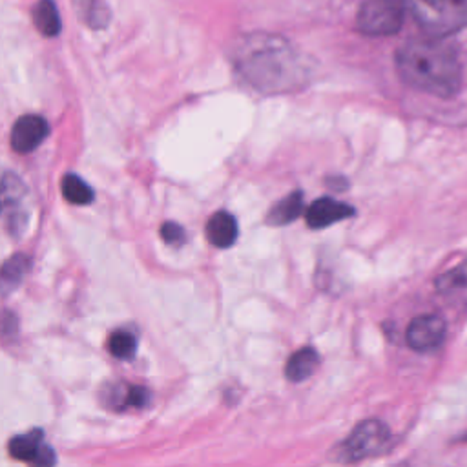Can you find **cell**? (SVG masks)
Masks as SVG:
<instances>
[{
  "label": "cell",
  "instance_id": "44dd1931",
  "mask_svg": "<svg viewBox=\"0 0 467 467\" xmlns=\"http://www.w3.org/2000/svg\"><path fill=\"white\" fill-rule=\"evenodd\" d=\"M159 232H161L162 241L168 243V244L181 246V244L186 241V232H184V228H182L181 224H177V223L168 221V223H164V224L161 226Z\"/></svg>",
  "mask_w": 467,
  "mask_h": 467
},
{
  "label": "cell",
  "instance_id": "9c48e42d",
  "mask_svg": "<svg viewBox=\"0 0 467 467\" xmlns=\"http://www.w3.org/2000/svg\"><path fill=\"white\" fill-rule=\"evenodd\" d=\"M352 215H354V208L343 201L334 199V197L316 199L305 210V221H306L308 228H312V230L327 228V226L339 223Z\"/></svg>",
  "mask_w": 467,
  "mask_h": 467
},
{
  "label": "cell",
  "instance_id": "277c9868",
  "mask_svg": "<svg viewBox=\"0 0 467 467\" xmlns=\"http://www.w3.org/2000/svg\"><path fill=\"white\" fill-rule=\"evenodd\" d=\"M403 0H365L356 15V26L368 36L396 35L403 26Z\"/></svg>",
  "mask_w": 467,
  "mask_h": 467
},
{
  "label": "cell",
  "instance_id": "52a82bcc",
  "mask_svg": "<svg viewBox=\"0 0 467 467\" xmlns=\"http://www.w3.org/2000/svg\"><path fill=\"white\" fill-rule=\"evenodd\" d=\"M7 451L13 458L27 462L33 465H53L57 462L53 449L44 441V432L40 429H31L24 434H16L9 440Z\"/></svg>",
  "mask_w": 467,
  "mask_h": 467
},
{
  "label": "cell",
  "instance_id": "2e32d148",
  "mask_svg": "<svg viewBox=\"0 0 467 467\" xmlns=\"http://www.w3.org/2000/svg\"><path fill=\"white\" fill-rule=\"evenodd\" d=\"M80 18L89 26V27H104L109 20V9L106 7L104 0H73Z\"/></svg>",
  "mask_w": 467,
  "mask_h": 467
},
{
  "label": "cell",
  "instance_id": "5b68a950",
  "mask_svg": "<svg viewBox=\"0 0 467 467\" xmlns=\"http://www.w3.org/2000/svg\"><path fill=\"white\" fill-rule=\"evenodd\" d=\"M390 440L389 427L379 420H365L347 436L337 449V458L343 462H359L378 454Z\"/></svg>",
  "mask_w": 467,
  "mask_h": 467
},
{
  "label": "cell",
  "instance_id": "d6986e66",
  "mask_svg": "<svg viewBox=\"0 0 467 467\" xmlns=\"http://www.w3.org/2000/svg\"><path fill=\"white\" fill-rule=\"evenodd\" d=\"M115 396V407H144L150 400V392L148 389L140 387V385H128L124 387L122 390H117L113 392Z\"/></svg>",
  "mask_w": 467,
  "mask_h": 467
},
{
  "label": "cell",
  "instance_id": "4fadbf2b",
  "mask_svg": "<svg viewBox=\"0 0 467 467\" xmlns=\"http://www.w3.org/2000/svg\"><path fill=\"white\" fill-rule=\"evenodd\" d=\"M303 193L299 190L285 195L279 199L266 213V223L272 226H283L297 219V215L303 212Z\"/></svg>",
  "mask_w": 467,
  "mask_h": 467
},
{
  "label": "cell",
  "instance_id": "7c38bea8",
  "mask_svg": "<svg viewBox=\"0 0 467 467\" xmlns=\"http://www.w3.org/2000/svg\"><path fill=\"white\" fill-rule=\"evenodd\" d=\"M319 367V354L312 347H303L296 350L285 365V376L288 381L299 383L306 378H310Z\"/></svg>",
  "mask_w": 467,
  "mask_h": 467
},
{
  "label": "cell",
  "instance_id": "5bb4252c",
  "mask_svg": "<svg viewBox=\"0 0 467 467\" xmlns=\"http://www.w3.org/2000/svg\"><path fill=\"white\" fill-rule=\"evenodd\" d=\"M33 22L40 35L57 36L60 33V15L53 0H38L33 9Z\"/></svg>",
  "mask_w": 467,
  "mask_h": 467
},
{
  "label": "cell",
  "instance_id": "8992f818",
  "mask_svg": "<svg viewBox=\"0 0 467 467\" xmlns=\"http://www.w3.org/2000/svg\"><path fill=\"white\" fill-rule=\"evenodd\" d=\"M445 332H447V323L441 316L438 314H421L416 316L405 332V339L407 345L412 350L418 352H427L432 350L436 347H440L445 339Z\"/></svg>",
  "mask_w": 467,
  "mask_h": 467
},
{
  "label": "cell",
  "instance_id": "e0dca14e",
  "mask_svg": "<svg viewBox=\"0 0 467 467\" xmlns=\"http://www.w3.org/2000/svg\"><path fill=\"white\" fill-rule=\"evenodd\" d=\"M27 268H29V259L24 254L11 255L2 266V290L5 294L13 290L22 281Z\"/></svg>",
  "mask_w": 467,
  "mask_h": 467
},
{
  "label": "cell",
  "instance_id": "6da1fadb",
  "mask_svg": "<svg viewBox=\"0 0 467 467\" xmlns=\"http://www.w3.org/2000/svg\"><path fill=\"white\" fill-rule=\"evenodd\" d=\"M232 64L261 93L292 91L306 78L305 64L290 42L270 33H250L237 38L232 46Z\"/></svg>",
  "mask_w": 467,
  "mask_h": 467
},
{
  "label": "cell",
  "instance_id": "ffe728a7",
  "mask_svg": "<svg viewBox=\"0 0 467 467\" xmlns=\"http://www.w3.org/2000/svg\"><path fill=\"white\" fill-rule=\"evenodd\" d=\"M26 188L22 184V181L13 175V173H5L4 181H2V201H4V208L5 206H16L18 201L24 197Z\"/></svg>",
  "mask_w": 467,
  "mask_h": 467
},
{
  "label": "cell",
  "instance_id": "7a4b0ae2",
  "mask_svg": "<svg viewBox=\"0 0 467 467\" xmlns=\"http://www.w3.org/2000/svg\"><path fill=\"white\" fill-rule=\"evenodd\" d=\"M400 77L429 95L449 99L462 88V64L456 49L440 36L412 38L396 51Z\"/></svg>",
  "mask_w": 467,
  "mask_h": 467
},
{
  "label": "cell",
  "instance_id": "9a60e30c",
  "mask_svg": "<svg viewBox=\"0 0 467 467\" xmlns=\"http://www.w3.org/2000/svg\"><path fill=\"white\" fill-rule=\"evenodd\" d=\"M60 188H62L64 199L71 204H89L95 197L91 186L75 173L64 175V179L60 182Z\"/></svg>",
  "mask_w": 467,
  "mask_h": 467
},
{
  "label": "cell",
  "instance_id": "ba28073f",
  "mask_svg": "<svg viewBox=\"0 0 467 467\" xmlns=\"http://www.w3.org/2000/svg\"><path fill=\"white\" fill-rule=\"evenodd\" d=\"M49 126L47 120L40 115H22L11 130V148L18 153L33 151L46 137Z\"/></svg>",
  "mask_w": 467,
  "mask_h": 467
},
{
  "label": "cell",
  "instance_id": "ac0fdd59",
  "mask_svg": "<svg viewBox=\"0 0 467 467\" xmlns=\"http://www.w3.org/2000/svg\"><path fill=\"white\" fill-rule=\"evenodd\" d=\"M108 350L113 358H119V359L133 358L135 350H137L135 334L126 328H119V330L111 332V336L108 339Z\"/></svg>",
  "mask_w": 467,
  "mask_h": 467
},
{
  "label": "cell",
  "instance_id": "8fae6325",
  "mask_svg": "<svg viewBox=\"0 0 467 467\" xmlns=\"http://www.w3.org/2000/svg\"><path fill=\"white\" fill-rule=\"evenodd\" d=\"M206 237L217 248H228L237 239V221L232 213L219 210L206 223Z\"/></svg>",
  "mask_w": 467,
  "mask_h": 467
},
{
  "label": "cell",
  "instance_id": "3957f363",
  "mask_svg": "<svg viewBox=\"0 0 467 467\" xmlns=\"http://www.w3.org/2000/svg\"><path fill=\"white\" fill-rule=\"evenodd\" d=\"M403 4L429 36L445 38L467 26V0H403Z\"/></svg>",
  "mask_w": 467,
  "mask_h": 467
},
{
  "label": "cell",
  "instance_id": "30bf717a",
  "mask_svg": "<svg viewBox=\"0 0 467 467\" xmlns=\"http://www.w3.org/2000/svg\"><path fill=\"white\" fill-rule=\"evenodd\" d=\"M434 288L452 306H467V261L440 274L434 279Z\"/></svg>",
  "mask_w": 467,
  "mask_h": 467
}]
</instances>
